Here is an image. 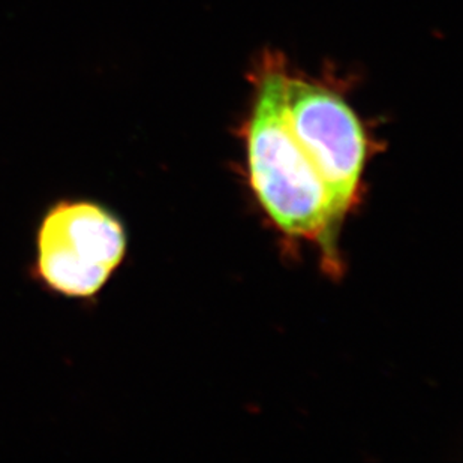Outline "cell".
I'll return each instance as SVG.
<instances>
[{"instance_id":"obj_1","label":"cell","mask_w":463,"mask_h":463,"mask_svg":"<svg viewBox=\"0 0 463 463\" xmlns=\"http://www.w3.org/2000/svg\"><path fill=\"white\" fill-rule=\"evenodd\" d=\"M284 68L262 66L245 125L250 188L285 236L319 243L333 257L337 232L323 180L289 129L284 111Z\"/></svg>"},{"instance_id":"obj_2","label":"cell","mask_w":463,"mask_h":463,"mask_svg":"<svg viewBox=\"0 0 463 463\" xmlns=\"http://www.w3.org/2000/svg\"><path fill=\"white\" fill-rule=\"evenodd\" d=\"M284 111L289 129L323 180L337 232L359 200L369 155L366 129L341 93L288 74Z\"/></svg>"},{"instance_id":"obj_3","label":"cell","mask_w":463,"mask_h":463,"mask_svg":"<svg viewBox=\"0 0 463 463\" xmlns=\"http://www.w3.org/2000/svg\"><path fill=\"white\" fill-rule=\"evenodd\" d=\"M127 254V232L93 203H61L38 234V270L45 284L70 298H90Z\"/></svg>"}]
</instances>
